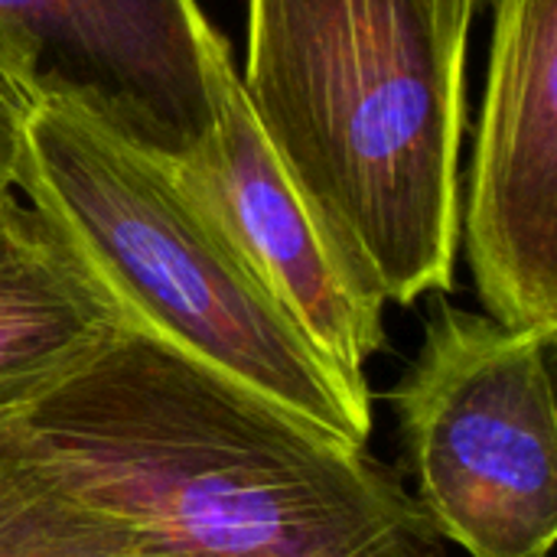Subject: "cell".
<instances>
[{"label": "cell", "mask_w": 557, "mask_h": 557, "mask_svg": "<svg viewBox=\"0 0 557 557\" xmlns=\"http://www.w3.org/2000/svg\"><path fill=\"white\" fill-rule=\"evenodd\" d=\"M20 421L72 486L183 557H447L366 447L131 330Z\"/></svg>", "instance_id": "1"}, {"label": "cell", "mask_w": 557, "mask_h": 557, "mask_svg": "<svg viewBox=\"0 0 557 557\" xmlns=\"http://www.w3.org/2000/svg\"><path fill=\"white\" fill-rule=\"evenodd\" d=\"M483 0H248V111L388 304L454 287Z\"/></svg>", "instance_id": "2"}, {"label": "cell", "mask_w": 557, "mask_h": 557, "mask_svg": "<svg viewBox=\"0 0 557 557\" xmlns=\"http://www.w3.org/2000/svg\"><path fill=\"white\" fill-rule=\"evenodd\" d=\"M13 189L62 235L121 326L366 447L369 385L277 307L173 160L65 104H33Z\"/></svg>", "instance_id": "3"}, {"label": "cell", "mask_w": 557, "mask_h": 557, "mask_svg": "<svg viewBox=\"0 0 557 557\" xmlns=\"http://www.w3.org/2000/svg\"><path fill=\"white\" fill-rule=\"evenodd\" d=\"M555 339L447 300L388 392L414 503L467 557H552L557 539Z\"/></svg>", "instance_id": "4"}, {"label": "cell", "mask_w": 557, "mask_h": 557, "mask_svg": "<svg viewBox=\"0 0 557 557\" xmlns=\"http://www.w3.org/2000/svg\"><path fill=\"white\" fill-rule=\"evenodd\" d=\"M212 36L196 0H0V75L183 160L215 124Z\"/></svg>", "instance_id": "5"}, {"label": "cell", "mask_w": 557, "mask_h": 557, "mask_svg": "<svg viewBox=\"0 0 557 557\" xmlns=\"http://www.w3.org/2000/svg\"><path fill=\"white\" fill-rule=\"evenodd\" d=\"M460 245L490 320L557 339V0H493Z\"/></svg>", "instance_id": "6"}, {"label": "cell", "mask_w": 557, "mask_h": 557, "mask_svg": "<svg viewBox=\"0 0 557 557\" xmlns=\"http://www.w3.org/2000/svg\"><path fill=\"white\" fill-rule=\"evenodd\" d=\"M209 62L215 124L196 150L173 163L277 307L330 366L366 385V366L388 343V300L255 124L219 29Z\"/></svg>", "instance_id": "7"}, {"label": "cell", "mask_w": 557, "mask_h": 557, "mask_svg": "<svg viewBox=\"0 0 557 557\" xmlns=\"http://www.w3.org/2000/svg\"><path fill=\"white\" fill-rule=\"evenodd\" d=\"M117 330L114 304L62 235L0 189V421L29 411Z\"/></svg>", "instance_id": "8"}, {"label": "cell", "mask_w": 557, "mask_h": 557, "mask_svg": "<svg viewBox=\"0 0 557 557\" xmlns=\"http://www.w3.org/2000/svg\"><path fill=\"white\" fill-rule=\"evenodd\" d=\"M0 557H183L85 496L20 418L0 421Z\"/></svg>", "instance_id": "9"}, {"label": "cell", "mask_w": 557, "mask_h": 557, "mask_svg": "<svg viewBox=\"0 0 557 557\" xmlns=\"http://www.w3.org/2000/svg\"><path fill=\"white\" fill-rule=\"evenodd\" d=\"M26 111H29V104L0 75V189H13Z\"/></svg>", "instance_id": "10"}]
</instances>
